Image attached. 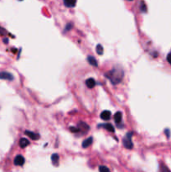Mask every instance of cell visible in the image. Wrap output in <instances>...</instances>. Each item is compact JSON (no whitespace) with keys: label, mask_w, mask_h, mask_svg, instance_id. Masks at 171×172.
Returning a JSON list of instances; mask_svg holds the SVG:
<instances>
[{"label":"cell","mask_w":171,"mask_h":172,"mask_svg":"<svg viewBox=\"0 0 171 172\" xmlns=\"http://www.w3.org/2000/svg\"><path fill=\"white\" fill-rule=\"evenodd\" d=\"M123 71L121 67H114L110 72H108L107 74H105L106 77H108L110 80V82L113 83V85H117L119 82H122V78H123Z\"/></svg>","instance_id":"obj_1"},{"label":"cell","mask_w":171,"mask_h":172,"mask_svg":"<svg viewBox=\"0 0 171 172\" xmlns=\"http://www.w3.org/2000/svg\"><path fill=\"white\" fill-rule=\"evenodd\" d=\"M133 135V132H129V133H128L126 134V136L123 138V140H122V144H123V146L128 149V150H131V149H133V142L131 140V137Z\"/></svg>","instance_id":"obj_2"},{"label":"cell","mask_w":171,"mask_h":172,"mask_svg":"<svg viewBox=\"0 0 171 172\" xmlns=\"http://www.w3.org/2000/svg\"><path fill=\"white\" fill-rule=\"evenodd\" d=\"M0 79L2 80H8V81H13L14 76L11 73L7 72H0Z\"/></svg>","instance_id":"obj_3"},{"label":"cell","mask_w":171,"mask_h":172,"mask_svg":"<svg viewBox=\"0 0 171 172\" xmlns=\"http://www.w3.org/2000/svg\"><path fill=\"white\" fill-rule=\"evenodd\" d=\"M24 161H25L24 158L23 157L22 155L18 154V155H17V156L15 157L14 162V165H15L22 166V165H24Z\"/></svg>","instance_id":"obj_4"},{"label":"cell","mask_w":171,"mask_h":172,"mask_svg":"<svg viewBox=\"0 0 171 172\" xmlns=\"http://www.w3.org/2000/svg\"><path fill=\"white\" fill-rule=\"evenodd\" d=\"M24 134H26L27 136H29L31 140H39L40 139V134H36V133H34V132H31V131H28V130H26V131L24 132Z\"/></svg>","instance_id":"obj_5"},{"label":"cell","mask_w":171,"mask_h":172,"mask_svg":"<svg viewBox=\"0 0 171 172\" xmlns=\"http://www.w3.org/2000/svg\"><path fill=\"white\" fill-rule=\"evenodd\" d=\"M111 116H112V113L110 111H108V110H105L103 111L102 113H101V118L104 120V121H108L109 120L110 118H111Z\"/></svg>","instance_id":"obj_6"},{"label":"cell","mask_w":171,"mask_h":172,"mask_svg":"<svg viewBox=\"0 0 171 172\" xmlns=\"http://www.w3.org/2000/svg\"><path fill=\"white\" fill-rule=\"evenodd\" d=\"M104 128L105 129H107L108 131L111 132V133H114V127L111 123H104V124H99L98 128Z\"/></svg>","instance_id":"obj_7"},{"label":"cell","mask_w":171,"mask_h":172,"mask_svg":"<svg viewBox=\"0 0 171 172\" xmlns=\"http://www.w3.org/2000/svg\"><path fill=\"white\" fill-rule=\"evenodd\" d=\"M87 61H88V63L90 64L91 66H93L95 67H97V66H98L97 61L95 59V57L91 56V55H88V56H87Z\"/></svg>","instance_id":"obj_8"},{"label":"cell","mask_w":171,"mask_h":172,"mask_svg":"<svg viewBox=\"0 0 171 172\" xmlns=\"http://www.w3.org/2000/svg\"><path fill=\"white\" fill-rule=\"evenodd\" d=\"M86 85L88 88H93L96 86V81H95L93 78H88L86 81Z\"/></svg>","instance_id":"obj_9"},{"label":"cell","mask_w":171,"mask_h":172,"mask_svg":"<svg viewBox=\"0 0 171 172\" xmlns=\"http://www.w3.org/2000/svg\"><path fill=\"white\" fill-rule=\"evenodd\" d=\"M122 114L121 112H117L114 115V120L115 123H117V125H119V123H122Z\"/></svg>","instance_id":"obj_10"},{"label":"cell","mask_w":171,"mask_h":172,"mask_svg":"<svg viewBox=\"0 0 171 172\" xmlns=\"http://www.w3.org/2000/svg\"><path fill=\"white\" fill-rule=\"evenodd\" d=\"M77 0H64V4L68 8H73L76 6Z\"/></svg>","instance_id":"obj_11"},{"label":"cell","mask_w":171,"mask_h":172,"mask_svg":"<svg viewBox=\"0 0 171 172\" xmlns=\"http://www.w3.org/2000/svg\"><path fill=\"white\" fill-rule=\"evenodd\" d=\"M92 142H93V138H92V137H89V138H87L86 140L83 141L82 147H83V148H87V147H89V146L92 144Z\"/></svg>","instance_id":"obj_12"},{"label":"cell","mask_w":171,"mask_h":172,"mask_svg":"<svg viewBox=\"0 0 171 172\" xmlns=\"http://www.w3.org/2000/svg\"><path fill=\"white\" fill-rule=\"evenodd\" d=\"M59 159H60L59 154H54L51 155V161H52V163H53L55 166H58L59 165Z\"/></svg>","instance_id":"obj_13"},{"label":"cell","mask_w":171,"mask_h":172,"mask_svg":"<svg viewBox=\"0 0 171 172\" xmlns=\"http://www.w3.org/2000/svg\"><path fill=\"white\" fill-rule=\"evenodd\" d=\"M29 145V141L27 139H25V138H22V139L19 140V146H20L22 149L27 147Z\"/></svg>","instance_id":"obj_14"},{"label":"cell","mask_w":171,"mask_h":172,"mask_svg":"<svg viewBox=\"0 0 171 172\" xmlns=\"http://www.w3.org/2000/svg\"><path fill=\"white\" fill-rule=\"evenodd\" d=\"M96 51H97V53L98 55H102L103 54V47H102V45H100V44H98V45H97V47H96Z\"/></svg>","instance_id":"obj_15"},{"label":"cell","mask_w":171,"mask_h":172,"mask_svg":"<svg viewBox=\"0 0 171 172\" xmlns=\"http://www.w3.org/2000/svg\"><path fill=\"white\" fill-rule=\"evenodd\" d=\"M79 128L80 129H86V130H88L89 129V126L86 124V123H83V122H81L80 123H79Z\"/></svg>","instance_id":"obj_16"},{"label":"cell","mask_w":171,"mask_h":172,"mask_svg":"<svg viewBox=\"0 0 171 172\" xmlns=\"http://www.w3.org/2000/svg\"><path fill=\"white\" fill-rule=\"evenodd\" d=\"M140 10L142 11V13H145L147 11V7L144 1H141V3H140Z\"/></svg>","instance_id":"obj_17"},{"label":"cell","mask_w":171,"mask_h":172,"mask_svg":"<svg viewBox=\"0 0 171 172\" xmlns=\"http://www.w3.org/2000/svg\"><path fill=\"white\" fill-rule=\"evenodd\" d=\"M159 172H171L170 171V169L167 167L165 165H164V164H161V165H160V171Z\"/></svg>","instance_id":"obj_18"},{"label":"cell","mask_w":171,"mask_h":172,"mask_svg":"<svg viewBox=\"0 0 171 172\" xmlns=\"http://www.w3.org/2000/svg\"><path fill=\"white\" fill-rule=\"evenodd\" d=\"M99 172H110L109 169L104 165H100L99 166Z\"/></svg>","instance_id":"obj_19"},{"label":"cell","mask_w":171,"mask_h":172,"mask_svg":"<svg viewBox=\"0 0 171 172\" xmlns=\"http://www.w3.org/2000/svg\"><path fill=\"white\" fill-rule=\"evenodd\" d=\"M70 130L72 132V133H79L81 131V129L79 128H76V127H71L70 128Z\"/></svg>","instance_id":"obj_20"},{"label":"cell","mask_w":171,"mask_h":172,"mask_svg":"<svg viewBox=\"0 0 171 172\" xmlns=\"http://www.w3.org/2000/svg\"><path fill=\"white\" fill-rule=\"evenodd\" d=\"M167 61H168V62L171 65V53H170V54L167 55Z\"/></svg>","instance_id":"obj_21"},{"label":"cell","mask_w":171,"mask_h":172,"mask_svg":"<svg viewBox=\"0 0 171 172\" xmlns=\"http://www.w3.org/2000/svg\"><path fill=\"white\" fill-rule=\"evenodd\" d=\"M71 27H72L71 24H68L67 26H66V30H71Z\"/></svg>","instance_id":"obj_22"},{"label":"cell","mask_w":171,"mask_h":172,"mask_svg":"<svg viewBox=\"0 0 171 172\" xmlns=\"http://www.w3.org/2000/svg\"><path fill=\"white\" fill-rule=\"evenodd\" d=\"M5 33H6V31H4L2 28H0V34H3V35H4Z\"/></svg>","instance_id":"obj_23"},{"label":"cell","mask_w":171,"mask_h":172,"mask_svg":"<svg viewBox=\"0 0 171 172\" xmlns=\"http://www.w3.org/2000/svg\"><path fill=\"white\" fill-rule=\"evenodd\" d=\"M4 43H8V40H7V39H6V40H4Z\"/></svg>","instance_id":"obj_24"},{"label":"cell","mask_w":171,"mask_h":172,"mask_svg":"<svg viewBox=\"0 0 171 172\" xmlns=\"http://www.w3.org/2000/svg\"><path fill=\"white\" fill-rule=\"evenodd\" d=\"M128 1H133V0H128Z\"/></svg>","instance_id":"obj_25"},{"label":"cell","mask_w":171,"mask_h":172,"mask_svg":"<svg viewBox=\"0 0 171 172\" xmlns=\"http://www.w3.org/2000/svg\"><path fill=\"white\" fill-rule=\"evenodd\" d=\"M20 1H22V0H20Z\"/></svg>","instance_id":"obj_26"}]
</instances>
